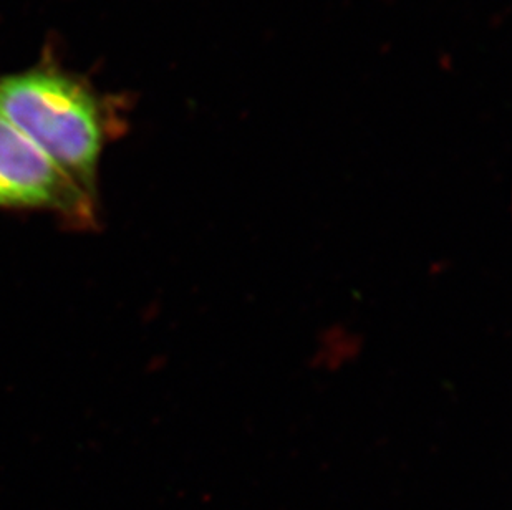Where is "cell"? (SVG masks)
Returning a JSON list of instances; mask_svg holds the SVG:
<instances>
[{
  "mask_svg": "<svg viewBox=\"0 0 512 510\" xmlns=\"http://www.w3.org/2000/svg\"><path fill=\"white\" fill-rule=\"evenodd\" d=\"M126 111V98L98 92L55 58L0 77V115L95 201L103 151L125 133Z\"/></svg>",
  "mask_w": 512,
  "mask_h": 510,
  "instance_id": "cell-1",
  "label": "cell"
},
{
  "mask_svg": "<svg viewBox=\"0 0 512 510\" xmlns=\"http://www.w3.org/2000/svg\"><path fill=\"white\" fill-rule=\"evenodd\" d=\"M98 201L0 115V209L52 212L63 224L92 229Z\"/></svg>",
  "mask_w": 512,
  "mask_h": 510,
  "instance_id": "cell-2",
  "label": "cell"
}]
</instances>
